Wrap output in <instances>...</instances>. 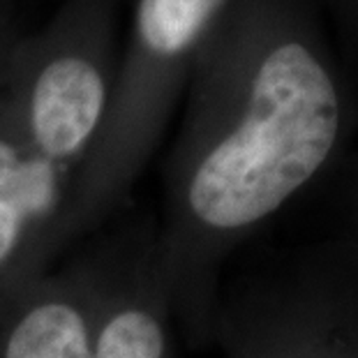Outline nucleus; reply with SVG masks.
I'll use <instances>...</instances> for the list:
<instances>
[{
    "label": "nucleus",
    "mask_w": 358,
    "mask_h": 358,
    "mask_svg": "<svg viewBox=\"0 0 358 358\" xmlns=\"http://www.w3.org/2000/svg\"><path fill=\"white\" fill-rule=\"evenodd\" d=\"M185 123L164 166L155 250L171 315L192 347L213 345L229 257L315 187L347 125L340 83L312 42L282 28L206 40Z\"/></svg>",
    "instance_id": "obj_1"
},
{
    "label": "nucleus",
    "mask_w": 358,
    "mask_h": 358,
    "mask_svg": "<svg viewBox=\"0 0 358 358\" xmlns=\"http://www.w3.org/2000/svg\"><path fill=\"white\" fill-rule=\"evenodd\" d=\"M227 0H136L104 132L72 182L60 250L127 201Z\"/></svg>",
    "instance_id": "obj_2"
},
{
    "label": "nucleus",
    "mask_w": 358,
    "mask_h": 358,
    "mask_svg": "<svg viewBox=\"0 0 358 358\" xmlns=\"http://www.w3.org/2000/svg\"><path fill=\"white\" fill-rule=\"evenodd\" d=\"M118 72V3L65 0L14 44L3 93L28 146L77 178L104 132Z\"/></svg>",
    "instance_id": "obj_3"
},
{
    "label": "nucleus",
    "mask_w": 358,
    "mask_h": 358,
    "mask_svg": "<svg viewBox=\"0 0 358 358\" xmlns=\"http://www.w3.org/2000/svg\"><path fill=\"white\" fill-rule=\"evenodd\" d=\"M224 358H358V241L340 234L220 292Z\"/></svg>",
    "instance_id": "obj_4"
},
{
    "label": "nucleus",
    "mask_w": 358,
    "mask_h": 358,
    "mask_svg": "<svg viewBox=\"0 0 358 358\" xmlns=\"http://www.w3.org/2000/svg\"><path fill=\"white\" fill-rule=\"evenodd\" d=\"M72 182V173L28 146L0 77V319L60 255Z\"/></svg>",
    "instance_id": "obj_5"
},
{
    "label": "nucleus",
    "mask_w": 358,
    "mask_h": 358,
    "mask_svg": "<svg viewBox=\"0 0 358 358\" xmlns=\"http://www.w3.org/2000/svg\"><path fill=\"white\" fill-rule=\"evenodd\" d=\"M171 322L153 227L104 250L88 358H173Z\"/></svg>",
    "instance_id": "obj_6"
},
{
    "label": "nucleus",
    "mask_w": 358,
    "mask_h": 358,
    "mask_svg": "<svg viewBox=\"0 0 358 358\" xmlns=\"http://www.w3.org/2000/svg\"><path fill=\"white\" fill-rule=\"evenodd\" d=\"M102 255L35 282L0 319V358H88Z\"/></svg>",
    "instance_id": "obj_7"
},
{
    "label": "nucleus",
    "mask_w": 358,
    "mask_h": 358,
    "mask_svg": "<svg viewBox=\"0 0 358 358\" xmlns=\"http://www.w3.org/2000/svg\"><path fill=\"white\" fill-rule=\"evenodd\" d=\"M26 33L19 14V0H0V77L19 37Z\"/></svg>",
    "instance_id": "obj_8"
},
{
    "label": "nucleus",
    "mask_w": 358,
    "mask_h": 358,
    "mask_svg": "<svg viewBox=\"0 0 358 358\" xmlns=\"http://www.w3.org/2000/svg\"><path fill=\"white\" fill-rule=\"evenodd\" d=\"M342 210V229L340 234L358 241V178L347 187L345 194V208Z\"/></svg>",
    "instance_id": "obj_9"
}]
</instances>
